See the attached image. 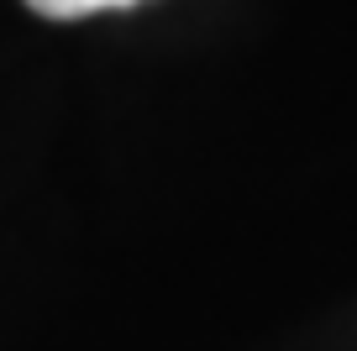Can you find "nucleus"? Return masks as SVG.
I'll use <instances>...</instances> for the list:
<instances>
[{"label":"nucleus","instance_id":"obj_1","mask_svg":"<svg viewBox=\"0 0 357 351\" xmlns=\"http://www.w3.org/2000/svg\"><path fill=\"white\" fill-rule=\"evenodd\" d=\"M37 16L53 22H74V16H95V11H116V6H137V0H26Z\"/></svg>","mask_w":357,"mask_h":351}]
</instances>
